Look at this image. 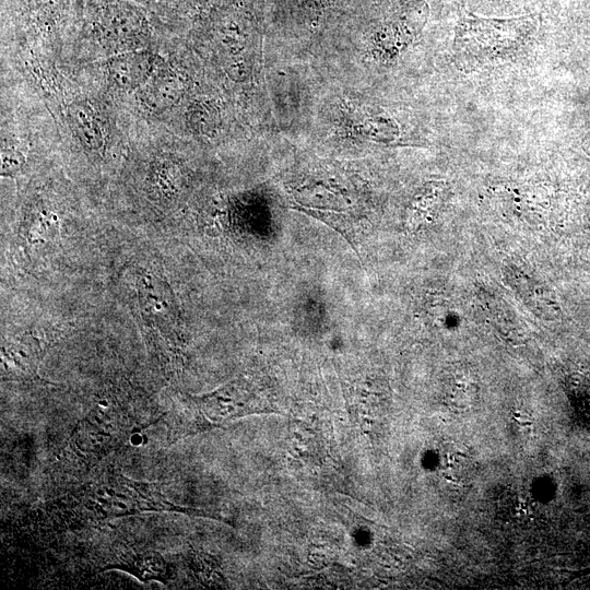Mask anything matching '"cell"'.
<instances>
[{"label":"cell","mask_w":590,"mask_h":590,"mask_svg":"<svg viewBox=\"0 0 590 590\" xmlns=\"http://www.w3.org/2000/svg\"><path fill=\"white\" fill-rule=\"evenodd\" d=\"M539 24V14L485 19L463 11L455 28L456 63L464 71H473L508 62L532 40Z\"/></svg>","instance_id":"cell-1"},{"label":"cell","mask_w":590,"mask_h":590,"mask_svg":"<svg viewBox=\"0 0 590 590\" xmlns=\"http://www.w3.org/2000/svg\"><path fill=\"white\" fill-rule=\"evenodd\" d=\"M98 22L104 35L120 44H137L148 32L145 16L137 8L122 2L106 4L101 10Z\"/></svg>","instance_id":"cell-2"},{"label":"cell","mask_w":590,"mask_h":590,"mask_svg":"<svg viewBox=\"0 0 590 590\" xmlns=\"http://www.w3.org/2000/svg\"><path fill=\"white\" fill-rule=\"evenodd\" d=\"M156 57L146 50L119 54L108 60L110 80L120 88L132 90L144 85L155 72Z\"/></svg>","instance_id":"cell-3"},{"label":"cell","mask_w":590,"mask_h":590,"mask_svg":"<svg viewBox=\"0 0 590 590\" xmlns=\"http://www.w3.org/2000/svg\"><path fill=\"white\" fill-rule=\"evenodd\" d=\"M67 120L81 144L91 151H99L104 145L101 122L90 104L74 102L67 107Z\"/></svg>","instance_id":"cell-4"},{"label":"cell","mask_w":590,"mask_h":590,"mask_svg":"<svg viewBox=\"0 0 590 590\" xmlns=\"http://www.w3.org/2000/svg\"><path fill=\"white\" fill-rule=\"evenodd\" d=\"M181 95L179 76L169 68H158L143 88V101L154 110L172 107Z\"/></svg>","instance_id":"cell-5"},{"label":"cell","mask_w":590,"mask_h":590,"mask_svg":"<svg viewBox=\"0 0 590 590\" xmlns=\"http://www.w3.org/2000/svg\"><path fill=\"white\" fill-rule=\"evenodd\" d=\"M295 210L306 213L340 233L357 253V226L356 222L347 214L314 210L294 204Z\"/></svg>","instance_id":"cell-6"},{"label":"cell","mask_w":590,"mask_h":590,"mask_svg":"<svg viewBox=\"0 0 590 590\" xmlns=\"http://www.w3.org/2000/svg\"><path fill=\"white\" fill-rule=\"evenodd\" d=\"M126 568L142 580H165L168 576V566L156 552L137 554L127 564Z\"/></svg>","instance_id":"cell-7"},{"label":"cell","mask_w":590,"mask_h":590,"mask_svg":"<svg viewBox=\"0 0 590 590\" xmlns=\"http://www.w3.org/2000/svg\"><path fill=\"white\" fill-rule=\"evenodd\" d=\"M24 164V156L21 152L14 149L2 150L1 154V170L4 175H12L17 172Z\"/></svg>","instance_id":"cell-8"},{"label":"cell","mask_w":590,"mask_h":590,"mask_svg":"<svg viewBox=\"0 0 590 590\" xmlns=\"http://www.w3.org/2000/svg\"><path fill=\"white\" fill-rule=\"evenodd\" d=\"M67 0H35L38 10L55 12L63 7Z\"/></svg>","instance_id":"cell-9"}]
</instances>
